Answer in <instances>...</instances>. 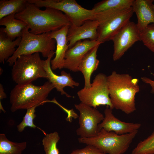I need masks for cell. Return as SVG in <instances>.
<instances>
[{
    "label": "cell",
    "instance_id": "cell-9",
    "mask_svg": "<svg viewBox=\"0 0 154 154\" xmlns=\"http://www.w3.org/2000/svg\"><path fill=\"white\" fill-rule=\"evenodd\" d=\"M81 102L96 108L100 106H106L114 108L109 96L107 76L102 73L97 74L90 87H84L77 92Z\"/></svg>",
    "mask_w": 154,
    "mask_h": 154
},
{
    "label": "cell",
    "instance_id": "cell-29",
    "mask_svg": "<svg viewBox=\"0 0 154 154\" xmlns=\"http://www.w3.org/2000/svg\"><path fill=\"white\" fill-rule=\"evenodd\" d=\"M50 102H52L56 104L68 113V116L66 118V119L67 121H69V122L71 121L72 119L71 118L70 115L71 117H73L75 119L78 117V115L72 109L70 110L65 108L60 104L54 98L52 100H50Z\"/></svg>",
    "mask_w": 154,
    "mask_h": 154
},
{
    "label": "cell",
    "instance_id": "cell-32",
    "mask_svg": "<svg viewBox=\"0 0 154 154\" xmlns=\"http://www.w3.org/2000/svg\"><path fill=\"white\" fill-rule=\"evenodd\" d=\"M153 11L154 12V4L153 5Z\"/></svg>",
    "mask_w": 154,
    "mask_h": 154
},
{
    "label": "cell",
    "instance_id": "cell-7",
    "mask_svg": "<svg viewBox=\"0 0 154 154\" xmlns=\"http://www.w3.org/2000/svg\"><path fill=\"white\" fill-rule=\"evenodd\" d=\"M134 13L132 7L124 10H114L96 14L98 21L97 41L101 44L111 40L129 21Z\"/></svg>",
    "mask_w": 154,
    "mask_h": 154
},
{
    "label": "cell",
    "instance_id": "cell-19",
    "mask_svg": "<svg viewBox=\"0 0 154 154\" xmlns=\"http://www.w3.org/2000/svg\"><path fill=\"white\" fill-rule=\"evenodd\" d=\"M15 14L9 15L0 20V25L5 26L1 28L0 31L13 40L21 37L23 30L27 27L25 22L15 18Z\"/></svg>",
    "mask_w": 154,
    "mask_h": 154
},
{
    "label": "cell",
    "instance_id": "cell-25",
    "mask_svg": "<svg viewBox=\"0 0 154 154\" xmlns=\"http://www.w3.org/2000/svg\"><path fill=\"white\" fill-rule=\"evenodd\" d=\"M131 154H154V131L147 138L139 143Z\"/></svg>",
    "mask_w": 154,
    "mask_h": 154
},
{
    "label": "cell",
    "instance_id": "cell-21",
    "mask_svg": "<svg viewBox=\"0 0 154 154\" xmlns=\"http://www.w3.org/2000/svg\"><path fill=\"white\" fill-rule=\"evenodd\" d=\"M134 0H104L95 4L92 9L96 14L114 10H124L132 7Z\"/></svg>",
    "mask_w": 154,
    "mask_h": 154
},
{
    "label": "cell",
    "instance_id": "cell-2",
    "mask_svg": "<svg viewBox=\"0 0 154 154\" xmlns=\"http://www.w3.org/2000/svg\"><path fill=\"white\" fill-rule=\"evenodd\" d=\"M109 96L114 108L127 114L136 109L135 96L140 90L139 80L115 71L107 76Z\"/></svg>",
    "mask_w": 154,
    "mask_h": 154
},
{
    "label": "cell",
    "instance_id": "cell-10",
    "mask_svg": "<svg viewBox=\"0 0 154 154\" xmlns=\"http://www.w3.org/2000/svg\"><path fill=\"white\" fill-rule=\"evenodd\" d=\"M80 112L78 117L79 127L76 131L77 135L81 138H91L96 136L100 131L98 125L104 116L96 108L81 102L74 104Z\"/></svg>",
    "mask_w": 154,
    "mask_h": 154
},
{
    "label": "cell",
    "instance_id": "cell-8",
    "mask_svg": "<svg viewBox=\"0 0 154 154\" xmlns=\"http://www.w3.org/2000/svg\"><path fill=\"white\" fill-rule=\"evenodd\" d=\"M38 7L54 9L67 17L72 26L78 27L88 20H95L96 13L92 10L85 9L75 0H27Z\"/></svg>",
    "mask_w": 154,
    "mask_h": 154
},
{
    "label": "cell",
    "instance_id": "cell-22",
    "mask_svg": "<svg viewBox=\"0 0 154 154\" xmlns=\"http://www.w3.org/2000/svg\"><path fill=\"white\" fill-rule=\"evenodd\" d=\"M28 3L27 0H0V20L9 15L21 12Z\"/></svg>",
    "mask_w": 154,
    "mask_h": 154
},
{
    "label": "cell",
    "instance_id": "cell-13",
    "mask_svg": "<svg viewBox=\"0 0 154 154\" xmlns=\"http://www.w3.org/2000/svg\"><path fill=\"white\" fill-rule=\"evenodd\" d=\"M98 26V22L95 20L87 21L78 27L70 26L67 36L68 48L82 40L89 39L91 40H97Z\"/></svg>",
    "mask_w": 154,
    "mask_h": 154
},
{
    "label": "cell",
    "instance_id": "cell-15",
    "mask_svg": "<svg viewBox=\"0 0 154 154\" xmlns=\"http://www.w3.org/2000/svg\"><path fill=\"white\" fill-rule=\"evenodd\" d=\"M55 54V52L52 51L47 59L45 60L44 68L46 72L47 79L61 95H64L68 98H70L71 96L67 94L64 91V88L69 86L73 88L74 86H79V83L73 80L70 73H67L64 70L61 72L60 75H57L53 72L51 67L50 61Z\"/></svg>",
    "mask_w": 154,
    "mask_h": 154
},
{
    "label": "cell",
    "instance_id": "cell-18",
    "mask_svg": "<svg viewBox=\"0 0 154 154\" xmlns=\"http://www.w3.org/2000/svg\"><path fill=\"white\" fill-rule=\"evenodd\" d=\"M100 45L96 46L90 50L83 58L78 66V71L81 72L84 76L85 88H88L91 86V75L98 67L99 60L97 58V53Z\"/></svg>",
    "mask_w": 154,
    "mask_h": 154
},
{
    "label": "cell",
    "instance_id": "cell-24",
    "mask_svg": "<svg viewBox=\"0 0 154 154\" xmlns=\"http://www.w3.org/2000/svg\"><path fill=\"white\" fill-rule=\"evenodd\" d=\"M42 140V144L45 154H59L57 144L60 137L58 133L54 131L50 133H45Z\"/></svg>",
    "mask_w": 154,
    "mask_h": 154
},
{
    "label": "cell",
    "instance_id": "cell-4",
    "mask_svg": "<svg viewBox=\"0 0 154 154\" xmlns=\"http://www.w3.org/2000/svg\"><path fill=\"white\" fill-rule=\"evenodd\" d=\"M27 27L22 31L20 43L13 54L7 61L9 65L13 66L17 58L22 55L40 52L47 58L56 47L55 40L51 38L50 32L35 35L29 32Z\"/></svg>",
    "mask_w": 154,
    "mask_h": 154
},
{
    "label": "cell",
    "instance_id": "cell-20",
    "mask_svg": "<svg viewBox=\"0 0 154 154\" xmlns=\"http://www.w3.org/2000/svg\"><path fill=\"white\" fill-rule=\"evenodd\" d=\"M21 37L13 40L3 32L0 31V62L4 63L14 54L20 43Z\"/></svg>",
    "mask_w": 154,
    "mask_h": 154
},
{
    "label": "cell",
    "instance_id": "cell-5",
    "mask_svg": "<svg viewBox=\"0 0 154 154\" xmlns=\"http://www.w3.org/2000/svg\"><path fill=\"white\" fill-rule=\"evenodd\" d=\"M138 131L119 135L102 129L94 137H80L78 140L80 143L93 145L107 154H123L128 149Z\"/></svg>",
    "mask_w": 154,
    "mask_h": 154
},
{
    "label": "cell",
    "instance_id": "cell-28",
    "mask_svg": "<svg viewBox=\"0 0 154 154\" xmlns=\"http://www.w3.org/2000/svg\"><path fill=\"white\" fill-rule=\"evenodd\" d=\"M70 154H107L101 151L95 146L88 145L85 147L73 150Z\"/></svg>",
    "mask_w": 154,
    "mask_h": 154
},
{
    "label": "cell",
    "instance_id": "cell-1",
    "mask_svg": "<svg viewBox=\"0 0 154 154\" xmlns=\"http://www.w3.org/2000/svg\"><path fill=\"white\" fill-rule=\"evenodd\" d=\"M39 8L28 3L22 11L15 15L16 19L26 24L30 33L39 35L72 25L67 17L61 11L49 7H46L44 10Z\"/></svg>",
    "mask_w": 154,
    "mask_h": 154
},
{
    "label": "cell",
    "instance_id": "cell-30",
    "mask_svg": "<svg viewBox=\"0 0 154 154\" xmlns=\"http://www.w3.org/2000/svg\"><path fill=\"white\" fill-rule=\"evenodd\" d=\"M151 74L154 76V73H151ZM141 79L143 82L150 85L152 88L151 92L154 94V81L146 77H142Z\"/></svg>",
    "mask_w": 154,
    "mask_h": 154
},
{
    "label": "cell",
    "instance_id": "cell-11",
    "mask_svg": "<svg viewBox=\"0 0 154 154\" xmlns=\"http://www.w3.org/2000/svg\"><path fill=\"white\" fill-rule=\"evenodd\" d=\"M141 32L137 24L129 21L112 38L114 43L113 59H119L136 42L140 40Z\"/></svg>",
    "mask_w": 154,
    "mask_h": 154
},
{
    "label": "cell",
    "instance_id": "cell-12",
    "mask_svg": "<svg viewBox=\"0 0 154 154\" xmlns=\"http://www.w3.org/2000/svg\"><path fill=\"white\" fill-rule=\"evenodd\" d=\"M101 44L97 40L87 39L78 42L66 51L64 68L74 72L78 71L79 64L86 54L93 47Z\"/></svg>",
    "mask_w": 154,
    "mask_h": 154
},
{
    "label": "cell",
    "instance_id": "cell-26",
    "mask_svg": "<svg viewBox=\"0 0 154 154\" xmlns=\"http://www.w3.org/2000/svg\"><path fill=\"white\" fill-rule=\"evenodd\" d=\"M140 38L144 44L154 52V24H150L141 32Z\"/></svg>",
    "mask_w": 154,
    "mask_h": 154
},
{
    "label": "cell",
    "instance_id": "cell-23",
    "mask_svg": "<svg viewBox=\"0 0 154 154\" xmlns=\"http://www.w3.org/2000/svg\"><path fill=\"white\" fill-rule=\"evenodd\" d=\"M27 143L9 141L4 133L0 134V154H21L26 148Z\"/></svg>",
    "mask_w": 154,
    "mask_h": 154
},
{
    "label": "cell",
    "instance_id": "cell-31",
    "mask_svg": "<svg viewBox=\"0 0 154 154\" xmlns=\"http://www.w3.org/2000/svg\"><path fill=\"white\" fill-rule=\"evenodd\" d=\"M7 97V95L4 91L2 85L0 84V101Z\"/></svg>",
    "mask_w": 154,
    "mask_h": 154
},
{
    "label": "cell",
    "instance_id": "cell-3",
    "mask_svg": "<svg viewBox=\"0 0 154 154\" xmlns=\"http://www.w3.org/2000/svg\"><path fill=\"white\" fill-rule=\"evenodd\" d=\"M55 88L49 81L40 86L32 83L17 84L10 93V110L12 112L27 109L35 106L42 105L47 100L48 94Z\"/></svg>",
    "mask_w": 154,
    "mask_h": 154
},
{
    "label": "cell",
    "instance_id": "cell-17",
    "mask_svg": "<svg viewBox=\"0 0 154 154\" xmlns=\"http://www.w3.org/2000/svg\"><path fill=\"white\" fill-rule=\"evenodd\" d=\"M153 0H134L132 7L137 16V27L141 32L150 23L154 24Z\"/></svg>",
    "mask_w": 154,
    "mask_h": 154
},
{
    "label": "cell",
    "instance_id": "cell-27",
    "mask_svg": "<svg viewBox=\"0 0 154 154\" xmlns=\"http://www.w3.org/2000/svg\"><path fill=\"white\" fill-rule=\"evenodd\" d=\"M40 106L37 105L27 110L22 121L17 126V130L19 132H22L25 128L27 126L34 129L38 128L34 124L33 120L36 117L35 114L36 108Z\"/></svg>",
    "mask_w": 154,
    "mask_h": 154
},
{
    "label": "cell",
    "instance_id": "cell-6",
    "mask_svg": "<svg viewBox=\"0 0 154 154\" xmlns=\"http://www.w3.org/2000/svg\"><path fill=\"white\" fill-rule=\"evenodd\" d=\"M45 62L41 59L39 52L20 56L12 66V80L17 84H23L40 78L47 79L44 68Z\"/></svg>",
    "mask_w": 154,
    "mask_h": 154
},
{
    "label": "cell",
    "instance_id": "cell-14",
    "mask_svg": "<svg viewBox=\"0 0 154 154\" xmlns=\"http://www.w3.org/2000/svg\"><path fill=\"white\" fill-rule=\"evenodd\" d=\"M104 114V118L98 125L100 131L103 129L107 131H113L122 135L138 130L141 126L139 123H127L120 120L114 116L112 110L110 108L105 109Z\"/></svg>",
    "mask_w": 154,
    "mask_h": 154
},
{
    "label": "cell",
    "instance_id": "cell-16",
    "mask_svg": "<svg viewBox=\"0 0 154 154\" xmlns=\"http://www.w3.org/2000/svg\"><path fill=\"white\" fill-rule=\"evenodd\" d=\"M70 26H65L59 30L50 32V37L55 40L56 44L55 56L50 61L52 70L64 68L65 56L68 49L67 36Z\"/></svg>",
    "mask_w": 154,
    "mask_h": 154
}]
</instances>
